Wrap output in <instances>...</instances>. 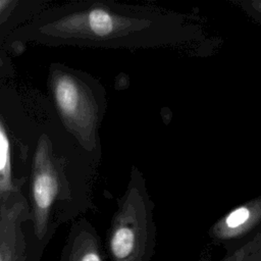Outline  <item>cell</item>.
I'll return each mask as SVG.
<instances>
[{
    "mask_svg": "<svg viewBox=\"0 0 261 261\" xmlns=\"http://www.w3.org/2000/svg\"><path fill=\"white\" fill-rule=\"evenodd\" d=\"M153 211L144 176L134 166L107 232L106 251L110 261H152L157 233Z\"/></svg>",
    "mask_w": 261,
    "mask_h": 261,
    "instance_id": "5",
    "label": "cell"
},
{
    "mask_svg": "<svg viewBox=\"0 0 261 261\" xmlns=\"http://www.w3.org/2000/svg\"><path fill=\"white\" fill-rule=\"evenodd\" d=\"M47 96L15 80L0 83V207L25 195L32 153Z\"/></svg>",
    "mask_w": 261,
    "mask_h": 261,
    "instance_id": "3",
    "label": "cell"
},
{
    "mask_svg": "<svg viewBox=\"0 0 261 261\" xmlns=\"http://www.w3.org/2000/svg\"><path fill=\"white\" fill-rule=\"evenodd\" d=\"M47 98L64 130L100 163L99 129L107 108L101 82L86 71L52 62L47 74Z\"/></svg>",
    "mask_w": 261,
    "mask_h": 261,
    "instance_id": "4",
    "label": "cell"
},
{
    "mask_svg": "<svg viewBox=\"0 0 261 261\" xmlns=\"http://www.w3.org/2000/svg\"><path fill=\"white\" fill-rule=\"evenodd\" d=\"M200 18L160 7L113 1L55 3L14 31L11 44L76 46L103 49H210Z\"/></svg>",
    "mask_w": 261,
    "mask_h": 261,
    "instance_id": "1",
    "label": "cell"
},
{
    "mask_svg": "<svg viewBox=\"0 0 261 261\" xmlns=\"http://www.w3.org/2000/svg\"><path fill=\"white\" fill-rule=\"evenodd\" d=\"M261 231V196L233 208L208 229L214 245L225 252L243 244Z\"/></svg>",
    "mask_w": 261,
    "mask_h": 261,
    "instance_id": "7",
    "label": "cell"
},
{
    "mask_svg": "<svg viewBox=\"0 0 261 261\" xmlns=\"http://www.w3.org/2000/svg\"><path fill=\"white\" fill-rule=\"evenodd\" d=\"M46 247L34 233L25 195L0 207V261H41Z\"/></svg>",
    "mask_w": 261,
    "mask_h": 261,
    "instance_id": "6",
    "label": "cell"
},
{
    "mask_svg": "<svg viewBox=\"0 0 261 261\" xmlns=\"http://www.w3.org/2000/svg\"><path fill=\"white\" fill-rule=\"evenodd\" d=\"M198 261H213L211 256L203 252ZM217 261H261V231L243 244L225 252Z\"/></svg>",
    "mask_w": 261,
    "mask_h": 261,
    "instance_id": "10",
    "label": "cell"
},
{
    "mask_svg": "<svg viewBox=\"0 0 261 261\" xmlns=\"http://www.w3.org/2000/svg\"><path fill=\"white\" fill-rule=\"evenodd\" d=\"M54 4L51 0H0V49L14 31Z\"/></svg>",
    "mask_w": 261,
    "mask_h": 261,
    "instance_id": "9",
    "label": "cell"
},
{
    "mask_svg": "<svg viewBox=\"0 0 261 261\" xmlns=\"http://www.w3.org/2000/svg\"><path fill=\"white\" fill-rule=\"evenodd\" d=\"M98 165L60 125L47 98L24 189L40 243L48 246L62 224L93 209Z\"/></svg>",
    "mask_w": 261,
    "mask_h": 261,
    "instance_id": "2",
    "label": "cell"
},
{
    "mask_svg": "<svg viewBox=\"0 0 261 261\" xmlns=\"http://www.w3.org/2000/svg\"><path fill=\"white\" fill-rule=\"evenodd\" d=\"M231 2L254 20L261 23V0H232Z\"/></svg>",
    "mask_w": 261,
    "mask_h": 261,
    "instance_id": "12",
    "label": "cell"
},
{
    "mask_svg": "<svg viewBox=\"0 0 261 261\" xmlns=\"http://www.w3.org/2000/svg\"><path fill=\"white\" fill-rule=\"evenodd\" d=\"M11 57L12 56L8 51L0 49V83L15 77L16 72Z\"/></svg>",
    "mask_w": 261,
    "mask_h": 261,
    "instance_id": "11",
    "label": "cell"
},
{
    "mask_svg": "<svg viewBox=\"0 0 261 261\" xmlns=\"http://www.w3.org/2000/svg\"><path fill=\"white\" fill-rule=\"evenodd\" d=\"M58 261H105L100 236L87 218L71 223Z\"/></svg>",
    "mask_w": 261,
    "mask_h": 261,
    "instance_id": "8",
    "label": "cell"
}]
</instances>
